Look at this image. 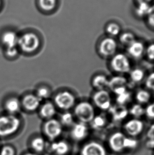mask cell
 Instances as JSON below:
<instances>
[{
  "label": "cell",
  "instance_id": "6da1fadb",
  "mask_svg": "<svg viewBox=\"0 0 154 155\" xmlns=\"http://www.w3.org/2000/svg\"><path fill=\"white\" fill-rule=\"evenodd\" d=\"M21 121L16 115L0 116V138H8L17 134L21 127Z\"/></svg>",
  "mask_w": 154,
  "mask_h": 155
},
{
  "label": "cell",
  "instance_id": "7a4b0ae2",
  "mask_svg": "<svg viewBox=\"0 0 154 155\" xmlns=\"http://www.w3.org/2000/svg\"><path fill=\"white\" fill-rule=\"evenodd\" d=\"M40 45L39 38L36 34L29 32L19 37L18 47L23 52L31 53L38 49Z\"/></svg>",
  "mask_w": 154,
  "mask_h": 155
},
{
  "label": "cell",
  "instance_id": "3957f363",
  "mask_svg": "<svg viewBox=\"0 0 154 155\" xmlns=\"http://www.w3.org/2000/svg\"><path fill=\"white\" fill-rule=\"evenodd\" d=\"M63 127L59 120L52 118L46 120L43 126V131L45 138L49 141L58 139L62 135Z\"/></svg>",
  "mask_w": 154,
  "mask_h": 155
},
{
  "label": "cell",
  "instance_id": "277c9868",
  "mask_svg": "<svg viewBox=\"0 0 154 155\" xmlns=\"http://www.w3.org/2000/svg\"><path fill=\"white\" fill-rule=\"evenodd\" d=\"M74 113L79 122L86 124L90 123L95 116L92 105L85 101L80 102L75 105Z\"/></svg>",
  "mask_w": 154,
  "mask_h": 155
},
{
  "label": "cell",
  "instance_id": "5b68a950",
  "mask_svg": "<svg viewBox=\"0 0 154 155\" xmlns=\"http://www.w3.org/2000/svg\"><path fill=\"white\" fill-rule=\"evenodd\" d=\"M71 150L70 143L64 139L49 141L46 151L52 155H68Z\"/></svg>",
  "mask_w": 154,
  "mask_h": 155
},
{
  "label": "cell",
  "instance_id": "8992f818",
  "mask_svg": "<svg viewBox=\"0 0 154 155\" xmlns=\"http://www.w3.org/2000/svg\"><path fill=\"white\" fill-rule=\"evenodd\" d=\"M54 104L56 107L63 111H67L74 107L75 104V98L71 93L63 91L55 96Z\"/></svg>",
  "mask_w": 154,
  "mask_h": 155
},
{
  "label": "cell",
  "instance_id": "52a82bcc",
  "mask_svg": "<svg viewBox=\"0 0 154 155\" xmlns=\"http://www.w3.org/2000/svg\"><path fill=\"white\" fill-rule=\"evenodd\" d=\"M111 66L114 71L119 73H127L131 69L129 59L125 54L121 53L114 56L111 60Z\"/></svg>",
  "mask_w": 154,
  "mask_h": 155
},
{
  "label": "cell",
  "instance_id": "ba28073f",
  "mask_svg": "<svg viewBox=\"0 0 154 155\" xmlns=\"http://www.w3.org/2000/svg\"><path fill=\"white\" fill-rule=\"evenodd\" d=\"M69 134L72 140L76 142L84 140L89 134V128L87 124L81 122L75 123L70 127Z\"/></svg>",
  "mask_w": 154,
  "mask_h": 155
},
{
  "label": "cell",
  "instance_id": "9c48e42d",
  "mask_svg": "<svg viewBox=\"0 0 154 155\" xmlns=\"http://www.w3.org/2000/svg\"><path fill=\"white\" fill-rule=\"evenodd\" d=\"M92 99L96 107L102 110H107L111 107V95L105 90L97 91L94 94Z\"/></svg>",
  "mask_w": 154,
  "mask_h": 155
},
{
  "label": "cell",
  "instance_id": "30bf717a",
  "mask_svg": "<svg viewBox=\"0 0 154 155\" xmlns=\"http://www.w3.org/2000/svg\"><path fill=\"white\" fill-rule=\"evenodd\" d=\"M80 155H107L104 147L96 141H90L81 147Z\"/></svg>",
  "mask_w": 154,
  "mask_h": 155
},
{
  "label": "cell",
  "instance_id": "8fae6325",
  "mask_svg": "<svg viewBox=\"0 0 154 155\" xmlns=\"http://www.w3.org/2000/svg\"><path fill=\"white\" fill-rule=\"evenodd\" d=\"M117 49V44L111 37L105 38L101 40L99 46L100 54L104 57L112 56L115 54Z\"/></svg>",
  "mask_w": 154,
  "mask_h": 155
},
{
  "label": "cell",
  "instance_id": "7c38bea8",
  "mask_svg": "<svg viewBox=\"0 0 154 155\" xmlns=\"http://www.w3.org/2000/svg\"><path fill=\"white\" fill-rule=\"evenodd\" d=\"M127 81L123 76H115L109 80L108 86L111 91L117 95L127 91Z\"/></svg>",
  "mask_w": 154,
  "mask_h": 155
},
{
  "label": "cell",
  "instance_id": "4fadbf2b",
  "mask_svg": "<svg viewBox=\"0 0 154 155\" xmlns=\"http://www.w3.org/2000/svg\"><path fill=\"white\" fill-rule=\"evenodd\" d=\"M48 143L44 137L39 135L34 137L29 141V147L31 151L41 155L46 151Z\"/></svg>",
  "mask_w": 154,
  "mask_h": 155
},
{
  "label": "cell",
  "instance_id": "5bb4252c",
  "mask_svg": "<svg viewBox=\"0 0 154 155\" xmlns=\"http://www.w3.org/2000/svg\"><path fill=\"white\" fill-rule=\"evenodd\" d=\"M126 137L120 132H117L111 136L109 143L111 149L115 152H120L125 149V143Z\"/></svg>",
  "mask_w": 154,
  "mask_h": 155
},
{
  "label": "cell",
  "instance_id": "9a60e30c",
  "mask_svg": "<svg viewBox=\"0 0 154 155\" xmlns=\"http://www.w3.org/2000/svg\"><path fill=\"white\" fill-rule=\"evenodd\" d=\"M143 129V122L137 119H133L129 120L125 125L126 131L131 136H136L140 134L142 132Z\"/></svg>",
  "mask_w": 154,
  "mask_h": 155
},
{
  "label": "cell",
  "instance_id": "2e32d148",
  "mask_svg": "<svg viewBox=\"0 0 154 155\" xmlns=\"http://www.w3.org/2000/svg\"><path fill=\"white\" fill-rule=\"evenodd\" d=\"M41 100L36 94H27L24 97L21 104L28 111H34L41 105Z\"/></svg>",
  "mask_w": 154,
  "mask_h": 155
},
{
  "label": "cell",
  "instance_id": "e0dca14e",
  "mask_svg": "<svg viewBox=\"0 0 154 155\" xmlns=\"http://www.w3.org/2000/svg\"><path fill=\"white\" fill-rule=\"evenodd\" d=\"M39 113L40 116L44 119H51L56 114V107L52 102H46L40 107Z\"/></svg>",
  "mask_w": 154,
  "mask_h": 155
},
{
  "label": "cell",
  "instance_id": "ac0fdd59",
  "mask_svg": "<svg viewBox=\"0 0 154 155\" xmlns=\"http://www.w3.org/2000/svg\"><path fill=\"white\" fill-rule=\"evenodd\" d=\"M19 36L15 32L6 31L2 35L1 41L5 48L18 47Z\"/></svg>",
  "mask_w": 154,
  "mask_h": 155
},
{
  "label": "cell",
  "instance_id": "d6986e66",
  "mask_svg": "<svg viewBox=\"0 0 154 155\" xmlns=\"http://www.w3.org/2000/svg\"><path fill=\"white\" fill-rule=\"evenodd\" d=\"M109 111L116 121H121L127 117L129 111L124 105L117 104L111 106Z\"/></svg>",
  "mask_w": 154,
  "mask_h": 155
},
{
  "label": "cell",
  "instance_id": "ffe728a7",
  "mask_svg": "<svg viewBox=\"0 0 154 155\" xmlns=\"http://www.w3.org/2000/svg\"><path fill=\"white\" fill-rule=\"evenodd\" d=\"M144 44L137 40L128 46L127 49L128 54L134 58H139L141 57L144 53Z\"/></svg>",
  "mask_w": 154,
  "mask_h": 155
},
{
  "label": "cell",
  "instance_id": "44dd1931",
  "mask_svg": "<svg viewBox=\"0 0 154 155\" xmlns=\"http://www.w3.org/2000/svg\"><path fill=\"white\" fill-rule=\"evenodd\" d=\"M4 107L8 114L15 115L20 110L21 102L16 97H12L6 101Z\"/></svg>",
  "mask_w": 154,
  "mask_h": 155
},
{
  "label": "cell",
  "instance_id": "7402d4cb",
  "mask_svg": "<svg viewBox=\"0 0 154 155\" xmlns=\"http://www.w3.org/2000/svg\"><path fill=\"white\" fill-rule=\"evenodd\" d=\"M109 80L106 76L98 75L95 76L92 81V84L97 90H103L108 86Z\"/></svg>",
  "mask_w": 154,
  "mask_h": 155
},
{
  "label": "cell",
  "instance_id": "603a6c76",
  "mask_svg": "<svg viewBox=\"0 0 154 155\" xmlns=\"http://www.w3.org/2000/svg\"><path fill=\"white\" fill-rule=\"evenodd\" d=\"M61 124L64 127H71L75 124L74 117L70 112L66 111L61 115L60 119L59 120Z\"/></svg>",
  "mask_w": 154,
  "mask_h": 155
},
{
  "label": "cell",
  "instance_id": "cb8c5ba5",
  "mask_svg": "<svg viewBox=\"0 0 154 155\" xmlns=\"http://www.w3.org/2000/svg\"><path fill=\"white\" fill-rule=\"evenodd\" d=\"M151 4L145 3H138L137 6L135 8L136 15L140 18L146 17Z\"/></svg>",
  "mask_w": 154,
  "mask_h": 155
},
{
  "label": "cell",
  "instance_id": "d4e9b609",
  "mask_svg": "<svg viewBox=\"0 0 154 155\" xmlns=\"http://www.w3.org/2000/svg\"><path fill=\"white\" fill-rule=\"evenodd\" d=\"M119 40L124 45L129 46L136 41L135 36L131 32H124L121 35Z\"/></svg>",
  "mask_w": 154,
  "mask_h": 155
},
{
  "label": "cell",
  "instance_id": "484cf974",
  "mask_svg": "<svg viewBox=\"0 0 154 155\" xmlns=\"http://www.w3.org/2000/svg\"><path fill=\"white\" fill-rule=\"evenodd\" d=\"M136 99L139 103L146 104L150 100V93L147 91L141 90L136 93Z\"/></svg>",
  "mask_w": 154,
  "mask_h": 155
},
{
  "label": "cell",
  "instance_id": "4316f807",
  "mask_svg": "<svg viewBox=\"0 0 154 155\" xmlns=\"http://www.w3.org/2000/svg\"><path fill=\"white\" fill-rule=\"evenodd\" d=\"M145 76L144 71L142 69L136 68L130 72V77L131 81L135 83H139L143 80Z\"/></svg>",
  "mask_w": 154,
  "mask_h": 155
},
{
  "label": "cell",
  "instance_id": "83f0119b",
  "mask_svg": "<svg viewBox=\"0 0 154 155\" xmlns=\"http://www.w3.org/2000/svg\"><path fill=\"white\" fill-rule=\"evenodd\" d=\"M91 124L92 127L95 129L102 128L105 126L106 124V117L103 115H99L95 116L92 121L90 122Z\"/></svg>",
  "mask_w": 154,
  "mask_h": 155
},
{
  "label": "cell",
  "instance_id": "f1b7e54d",
  "mask_svg": "<svg viewBox=\"0 0 154 155\" xmlns=\"http://www.w3.org/2000/svg\"><path fill=\"white\" fill-rule=\"evenodd\" d=\"M129 112L135 117H140L145 113V109L140 104H136L132 106L129 110Z\"/></svg>",
  "mask_w": 154,
  "mask_h": 155
},
{
  "label": "cell",
  "instance_id": "f546056e",
  "mask_svg": "<svg viewBox=\"0 0 154 155\" xmlns=\"http://www.w3.org/2000/svg\"><path fill=\"white\" fill-rule=\"evenodd\" d=\"M120 27L117 23L112 22V23H109L107 26V32L111 36H117L120 34Z\"/></svg>",
  "mask_w": 154,
  "mask_h": 155
},
{
  "label": "cell",
  "instance_id": "4dcf8cb0",
  "mask_svg": "<svg viewBox=\"0 0 154 155\" xmlns=\"http://www.w3.org/2000/svg\"><path fill=\"white\" fill-rule=\"evenodd\" d=\"M39 4L41 8L46 11L52 10L56 5V0H39Z\"/></svg>",
  "mask_w": 154,
  "mask_h": 155
},
{
  "label": "cell",
  "instance_id": "1f68e13d",
  "mask_svg": "<svg viewBox=\"0 0 154 155\" xmlns=\"http://www.w3.org/2000/svg\"><path fill=\"white\" fill-rule=\"evenodd\" d=\"M0 155H16V150L11 145H4L0 147Z\"/></svg>",
  "mask_w": 154,
  "mask_h": 155
},
{
  "label": "cell",
  "instance_id": "d6a6232c",
  "mask_svg": "<svg viewBox=\"0 0 154 155\" xmlns=\"http://www.w3.org/2000/svg\"><path fill=\"white\" fill-rule=\"evenodd\" d=\"M116 101L118 104L124 105L129 102L131 99V94L128 91L125 92L121 94L117 95Z\"/></svg>",
  "mask_w": 154,
  "mask_h": 155
},
{
  "label": "cell",
  "instance_id": "836d02e7",
  "mask_svg": "<svg viewBox=\"0 0 154 155\" xmlns=\"http://www.w3.org/2000/svg\"><path fill=\"white\" fill-rule=\"evenodd\" d=\"M36 95L41 101H42L43 100L48 99V97H50V91L46 87H41L37 90Z\"/></svg>",
  "mask_w": 154,
  "mask_h": 155
},
{
  "label": "cell",
  "instance_id": "e575fe53",
  "mask_svg": "<svg viewBox=\"0 0 154 155\" xmlns=\"http://www.w3.org/2000/svg\"><path fill=\"white\" fill-rule=\"evenodd\" d=\"M149 25L154 28V3L151 4L148 14L146 17Z\"/></svg>",
  "mask_w": 154,
  "mask_h": 155
},
{
  "label": "cell",
  "instance_id": "d590c367",
  "mask_svg": "<svg viewBox=\"0 0 154 155\" xmlns=\"http://www.w3.org/2000/svg\"><path fill=\"white\" fill-rule=\"evenodd\" d=\"M137 141L135 139L126 137L125 140V149H134L137 146Z\"/></svg>",
  "mask_w": 154,
  "mask_h": 155
},
{
  "label": "cell",
  "instance_id": "8d00e7d4",
  "mask_svg": "<svg viewBox=\"0 0 154 155\" xmlns=\"http://www.w3.org/2000/svg\"><path fill=\"white\" fill-rule=\"evenodd\" d=\"M145 84L148 89L154 91V72L148 75L146 79Z\"/></svg>",
  "mask_w": 154,
  "mask_h": 155
},
{
  "label": "cell",
  "instance_id": "74e56055",
  "mask_svg": "<svg viewBox=\"0 0 154 155\" xmlns=\"http://www.w3.org/2000/svg\"><path fill=\"white\" fill-rule=\"evenodd\" d=\"M5 54H6V56L10 58L17 56L19 54L18 47H13V48H6Z\"/></svg>",
  "mask_w": 154,
  "mask_h": 155
},
{
  "label": "cell",
  "instance_id": "f35d334b",
  "mask_svg": "<svg viewBox=\"0 0 154 155\" xmlns=\"http://www.w3.org/2000/svg\"><path fill=\"white\" fill-rule=\"evenodd\" d=\"M146 52L147 58L151 61H154V44H152L148 46Z\"/></svg>",
  "mask_w": 154,
  "mask_h": 155
},
{
  "label": "cell",
  "instance_id": "ab89813d",
  "mask_svg": "<svg viewBox=\"0 0 154 155\" xmlns=\"http://www.w3.org/2000/svg\"><path fill=\"white\" fill-rule=\"evenodd\" d=\"M145 114L149 118L154 119V102L148 105L145 109Z\"/></svg>",
  "mask_w": 154,
  "mask_h": 155
},
{
  "label": "cell",
  "instance_id": "60d3db41",
  "mask_svg": "<svg viewBox=\"0 0 154 155\" xmlns=\"http://www.w3.org/2000/svg\"><path fill=\"white\" fill-rule=\"evenodd\" d=\"M153 0H137L138 3H148V4H152V2Z\"/></svg>",
  "mask_w": 154,
  "mask_h": 155
},
{
  "label": "cell",
  "instance_id": "b9f144b4",
  "mask_svg": "<svg viewBox=\"0 0 154 155\" xmlns=\"http://www.w3.org/2000/svg\"><path fill=\"white\" fill-rule=\"evenodd\" d=\"M22 155H41L38 153H34L33 151H28V152H26L25 153H23Z\"/></svg>",
  "mask_w": 154,
  "mask_h": 155
},
{
  "label": "cell",
  "instance_id": "7bdbcfd3",
  "mask_svg": "<svg viewBox=\"0 0 154 155\" xmlns=\"http://www.w3.org/2000/svg\"><path fill=\"white\" fill-rule=\"evenodd\" d=\"M0 4H1V1H0Z\"/></svg>",
  "mask_w": 154,
  "mask_h": 155
}]
</instances>
